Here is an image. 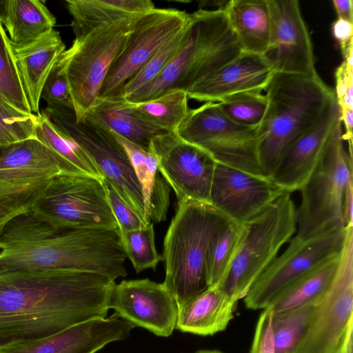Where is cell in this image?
Listing matches in <instances>:
<instances>
[{
    "label": "cell",
    "mask_w": 353,
    "mask_h": 353,
    "mask_svg": "<svg viewBox=\"0 0 353 353\" xmlns=\"http://www.w3.org/2000/svg\"><path fill=\"white\" fill-rule=\"evenodd\" d=\"M270 30L263 54L274 72L308 74L314 72L311 37L297 0H267Z\"/></svg>",
    "instance_id": "e0dca14e"
},
{
    "label": "cell",
    "mask_w": 353,
    "mask_h": 353,
    "mask_svg": "<svg viewBox=\"0 0 353 353\" xmlns=\"http://www.w3.org/2000/svg\"><path fill=\"white\" fill-rule=\"evenodd\" d=\"M134 327L113 314L74 325L46 337L3 346L0 353H95L110 343L125 339Z\"/></svg>",
    "instance_id": "ffe728a7"
},
{
    "label": "cell",
    "mask_w": 353,
    "mask_h": 353,
    "mask_svg": "<svg viewBox=\"0 0 353 353\" xmlns=\"http://www.w3.org/2000/svg\"><path fill=\"white\" fill-rule=\"evenodd\" d=\"M353 325V225L347 226L339 266L328 288L316 301L294 353H340Z\"/></svg>",
    "instance_id": "7c38bea8"
},
{
    "label": "cell",
    "mask_w": 353,
    "mask_h": 353,
    "mask_svg": "<svg viewBox=\"0 0 353 353\" xmlns=\"http://www.w3.org/2000/svg\"><path fill=\"white\" fill-rule=\"evenodd\" d=\"M274 72L263 55L241 52L187 91L189 99L217 103L241 92L265 90Z\"/></svg>",
    "instance_id": "7402d4cb"
},
{
    "label": "cell",
    "mask_w": 353,
    "mask_h": 353,
    "mask_svg": "<svg viewBox=\"0 0 353 353\" xmlns=\"http://www.w3.org/2000/svg\"><path fill=\"white\" fill-rule=\"evenodd\" d=\"M38 115L26 114L0 95V147L36 138Z\"/></svg>",
    "instance_id": "f35d334b"
},
{
    "label": "cell",
    "mask_w": 353,
    "mask_h": 353,
    "mask_svg": "<svg viewBox=\"0 0 353 353\" xmlns=\"http://www.w3.org/2000/svg\"><path fill=\"white\" fill-rule=\"evenodd\" d=\"M56 18L39 0H9L5 23L12 48L28 45L53 30Z\"/></svg>",
    "instance_id": "f1b7e54d"
},
{
    "label": "cell",
    "mask_w": 353,
    "mask_h": 353,
    "mask_svg": "<svg viewBox=\"0 0 353 353\" xmlns=\"http://www.w3.org/2000/svg\"><path fill=\"white\" fill-rule=\"evenodd\" d=\"M265 91L267 108L256 134L259 163L270 179L287 148L316 121L335 94L316 71L274 72Z\"/></svg>",
    "instance_id": "3957f363"
},
{
    "label": "cell",
    "mask_w": 353,
    "mask_h": 353,
    "mask_svg": "<svg viewBox=\"0 0 353 353\" xmlns=\"http://www.w3.org/2000/svg\"><path fill=\"white\" fill-rule=\"evenodd\" d=\"M21 85L31 112L39 113L43 87L52 68L65 50L59 32H49L21 48H12Z\"/></svg>",
    "instance_id": "603a6c76"
},
{
    "label": "cell",
    "mask_w": 353,
    "mask_h": 353,
    "mask_svg": "<svg viewBox=\"0 0 353 353\" xmlns=\"http://www.w3.org/2000/svg\"><path fill=\"white\" fill-rule=\"evenodd\" d=\"M42 111L62 134L85 152L101 178L109 182L127 205L145 221L140 185L127 153L111 130L89 118L77 122L72 108H46Z\"/></svg>",
    "instance_id": "9c48e42d"
},
{
    "label": "cell",
    "mask_w": 353,
    "mask_h": 353,
    "mask_svg": "<svg viewBox=\"0 0 353 353\" xmlns=\"http://www.w3.org/2000/svg\"><path fill=\"white\" fill-rule=\"evenodd\" d=\"M352 55L344 58L335 72L334 91L340 110H353V65Z\"/></svg>",
    "instance_id": "7bdbcfd3"
},
{
    "label": "cell",
    "mask_w": 353,
    "mask_h": 353,
    "mask_svg": "<svg viewBox=\"0 0 353 353\" xmlns=\"http://www.w3.org/2000/svg\"><path fill=\"white\" fill-rule=\"evenodd\" d=\"M159 170L174 191L178 202L210 203L217 162L205 150L181 139L176 132L154 137L150 150Z\"/></svg>",
    "instance_id": "9a60e30c"
},
{
    "label": "cell",
    "mask_w": 353,
    "mask_h": 353,
    "mask_svg": "<svg viewBox=\"0 0 353 353\" xmlns=\"http://www.w3.org/2000/svg\"><path fill=\"white\" fill-rule=\"evenodd\" d=\"M241 52L263 55L270 18L267 0H231L222 6Z\"/></svg>",
    "instance_id": "4316f807"
},
{
    "label": "cell",
    "mask_w": 353,
    "mask_h": 353,
    "mask_svg": "<svg viewBox=\"0 0 353 353\" xmlns=\"http://www.w3.org/2000/svg\"><path fill=\"white\" fill-rule=\"evenodd\" d=\"M316 302L273 314L275 353H294L306 330Z\"/></svg>",
    "instance_id": "836d02e7"
},
{
    "label": "cell",
    "mask_w": 353,
    "mask_h": 353,
    "mask_svg": "<svg viewBox=\"0 0 353 353\" xmlns=\"http://www.w3.org/2000/svg\"><path fill=\"white\" fill-rule=\"evenodd\" d=\"M188 23L182 30L166 41L141 69L127 82L121 93L123 98L128 100L156 78L183 44Z\"/></svg>",
    "instance_id": "ab89813d"
},
{
    "label": "cell",
    "mask_w": 353,
    "mask_h": 353,
    "mask_svg": "<svg viewBox=\"0 0 353 353\" xmlns=\"http://www.w3.org/2000/svg\"><path fill=\"white\" fill-rule=\"evenodd\" d=\"M119 232L125 254L137 272L149 268L154 269L162 260V256L155 248L152 222L142 228Z\"/></svg>",
    "instance_id": "74e56055"
},
{
    "label": "cell",
    "mask_w": 353,
    "mask_h": 353,
    "mask_svg": "<svg viewBox=\"0 0 353 353\" xmlns=\"http://www.w3.org/2000/svg\"><path fill=\"white\" fill-rule=\"evenodd\" d=\"M332 33L339 42L343 58L353 54V25L352 22L337 19L332 26Z\"/></svg>",
    "instance_id": "f6af8a7d"
},
{
    "label": "cell",
    "mask_w": 353,
    "mask_h": 353,
    "mask_svg": "<svg viewBox=\"0 0 353 353\" xmlns=\"http://www.w3.org/2000/svg\"><path fill=\"white\" fill-rule=\"evenodd\" d=\"M6 148V147H0V156H1V154H2V152H3V150H4V148Z\"/></svg>",
    "instance_id": "816d5d0a"
},
{
    "label": "cell",
    "mask_w": 353,
    "mask_h": 353,
    "mask_svg": "<svg viewBox=\"0 0 353 353\" xmlns=\"http://www.w3.org/2000/svg\"><path fill=\"white\" fill-rule=\"evenodd\" d=\"M340 353H353V325L347 331Z\"/></svg>",
    "instance_id": "7dc6e473"
},
{
    "label": "cell",
    "mask_w": 353,
    "mask_h": 353,
    "mask_svg": "<svg viewBox=\"0 0 353 353\" xmlns=\"http://www.w3.org/2000/svg\"><path fill=\"white\" fill-rule=\"evenodd\" d=\"M284 192L263 212L245 223L246 231L230 272L221 287L236 303L276 259L296 230V208Z\"/></svg>",
    "instance_id": "ba28073f"
},
{
    "label": "cell",
    "mask_w": 353,
    "mask_h": 353,
    "mask_svg": "<svg viewBox=\"0 0 353 353\" xmlns=\"http://www.w3.org/2000/svg\"><path fill=\"white\" fill-rule=\"evenodd\" d=\"M61 174H84L37 138L6 147L0 156V232L11 219L31 210L52 179Z\"/></svg>",
    "instance_id": "52a82bcc"
},
{
    "label": "cell",
    "mask_w": 353,
    "mask_h": 353,
    "mask_svg": "<svg viewBox=\"0 0 353 353\" xmlns=\"http://www.w3.org/2000/svg\"><path fill=\"white\" fill-rule=\"evenodd\" d=\"M340 116L335 97L287 148L270 179L285 192L300 190L314 170L330 135L341 121Z\"/></svg>",
    "instance_id": "44dd1931"
},
{
    "label": "cell",
    "mask_w": 353,
    "mask_h": 353,
    "mask_svg": "<svg viewBox=\"0 0 353 353\" xmlns=\"http://www.w3.org/2000/svg\"><path fill=\"white\" fill-rule=\"evenodd\" d=\"M340 255L341 253L321 262L279 292L268 305L273 314L317 301L332 283L339 266Z\"/></svg>",
    "instance_id": "f546056e"
},
{
    "label": "cell",
    "mask_w": 353,
    "mask_h": 353,
    "mask_svg": "<svg viewBox=\"0 0 353 353\" xmlns=\"http://www.w3.org/2000/svg\"><path fill=\"white\" fill-rule=\"evenodd\" d=\"M109 309L114 315L157 336L167 337L176 327L179 307L163 283L150 279L123 280L115 284Z\"/></svg>",
    "instance_id": "ac0fdd59"
},
{
    "label": "cell",
    "mask_w": 353,
    "mask_h": 353,
    "mask_svg": "<svg viewBox=\"0 0 353 353\" xmlns=\"http://www.w3.org/2000/svg\"><path fill=\"white\" fill-rule=\"evenodd\" d=\"M102 181L119 232L142 228L148 224L127 205L109 182L103 179Z\"/></svg>",
    "instance_id": "b9f144b4"
},
{
    "label": "cell",
    "mask_w": 353,
    "mask_h": 353,
    "mask_svg": "<svg viewBox=\"0 0 353 353\" xmlns=\"http://www.w3.org/2000/svg\"><path fill=\"white\" fill-rule=\"evenodd\" d=\"M145 14L96 28L74 39L70 48L60 56L77 122L85 121L99 97L112 65L126 47Z\"/></svg>",
    "instance_id": "8992f818"
},
{
    "label": "cell",
    "mask_w": 353,
    "mask_h": 353,
    "mask_svg": "<svg viewBox=\"0 0 353 353\" xmlns=\"http://www.w3.org/2000/svg\"><path fill=\"white\" fill-rule=\"evenodd\" d=\"M195 353H206V350H201L196 352Z\"/></svg>",
    "instance_id": "f907efd6"
},
{
    "label": "cell",
    "mask_w": 353,
    "mask_h": 353,
    "mask_svg": "<svg viewBox=\"0 0 353 353\" xmlns=\"http://www.w3.org/2000/svg\"><path fill=\"white\" fill-rule=\"evenodd\" d=\"M30 211L60 228L119 229L102 179L91 175L56 176Z\"/></svg>",
    "instance_id": "30bf717a"
},
{
    "label": "cell",
    "mask_w": 353,
    "mask_h": 353,
    "mask_svg": "<svg viewBox=\"0 0 353 353\" xmlns=\"http://www.w3.org/2000/svg\"><path fill=\"white\" fill-rule=\"evenodd\" d=\"M296 236L302 240L347 227L345 205L353 194L352 156L344 145L340 121L330 135L320 159L299 190Z\"/></svg>",
    "instance_id": "5b68a950"
},
{
    "label": "cell",
    "mask_w": 353,
    "mask_h": 353,
    "mask_svg": "<svg viewBox=\"0 0 353 353\" xmlns=\"http://www.w3.org/2000/svg\"><path fill=\"white\" fill-rule=\"evenodd\" d=\"M256 128L232 122L216 103L206 102L190 110L176 133L207 151L218 163L265 176L259 159Z\"/></svg>",
    "instance_id": "8fae6325"
},
{
    "label": "cell",
    "mask_w": 353,
    "mask_h": 353,
    "mask_svg": "<svg viewBox=\"0 0 353 353\" xmlns=\"http://www.w3.org/2000/svg\"><path fill=\"white\" fill-rule=\"evenodd\" d=\"M216 103L230 121L251 128H256L260 125L267 108L266 96L261 90L236 93Z\"/></svg>",
    "instance_id": "d590c367"
},
{
    "label": "cell",
    "mask_w": 353,
    "mask_h": 353,
    "mask_svg": "<svg viewBox=\"0 0 353 353\" xmlns=\"http://www.w3.org/2000/svg\"><path fill=\"white\" fill-rule=\"evenodd\" d=\"M245 224L229 220L211 237L205 266L208 287H222L241 247Z\"/></svg>",
    "instance_id": "4dcf8cb0"
},
{
    "label": "cell",
    "mask_w": 353,
    "mask_h": 353,
    "mask_svg": "<svg viewBox=\"0 0 353 353\" xmlns=\"http://www.w3.org/2000/svg\"><path fill=\"white\" fill-rule=\"evenodd\" d=\"M115 280L68 270L0 274V347L105 318Z\"/></svg>",
    "instance_id": "6da1fadb"
},
{
    "label": "cell",
    "mask_w": 353,
    "mask_h": 353,
    "mask_svg": "<svg viewBox=\"0 0 353 353\" xmlns=\"http://www.w3.org/2000/svg\"><path fill=\"white\" fill-rule=\"evenodd\" d=\"M187 92L170 90L151 100L132 103L134 110L150 125L163 132H176L190 111Z\"/></svg>",
    "instance_id": "1f68e13d"
},
{
    "label": "cell",
    "mask_w": 353,
    "mask_h": 353,
    "mask_svg": "<svg viewBox=\"0 0 353 353\" xmlns=\"http://www.w3.org/2000/svg\"><path fill=\"white\" fill-rule=\"evenodd\" d=\"M234 303L221 287H208L179 309L175 329L201 336L223 331L234 317Z\"/></svg>",
    "instance_id": "cb8c5ba5"
},
{
    "label": "cell",
    "mask_w": 353,
    "mask_h": 353,
    "mask_svg": "<svg viewBox=\"0 0 353 353\" xmlns=\"http://www.w3.org/2000/svg\"><path fill=\"white\" fill-rule=\"evenodd\" d=\"M126 256L118 229L60 228L30 210L0 232V274L23 270H68L125 276Z\"/></svg>",
    "instance_id": "7a4b0ae2"
},
{
    "label": "cell",
    "mask_w": 353,
    "mask_h": 353,
    "mask_svg": "<svg viewBox=\"0 0 353 353\" xmlns=\"http://www.w3.org/2000/svg\"><path fill=\"white\" fill-rule=\"evenodd\" d=\"M272 316L270 306L263 309L256 325L249 353H275Z\"/></svg>",
    "instance_id": "ee69618b"
},
{
    "label": "cell",
    "mask_w": 353,
    "mask_h": 353,
    "mask_svg": "<svg viewBox=\"0 0 353 353\" xmlns=\"http://www.w3.org/2000/svg\"><path fill=\"white\" fill-rule=\"evenodd\" d=\"M347 226L305 240L296 235L281 256H276L252 285L243 298L247 308L264 309L296 279L325 260L339 254L345 244Z\"/></svg>",
    "instance_id": "4fadbf2b"
},
{
    "label": "cell",
    "mask_w": 353,
    "mask_h": 353,
    "mask_svg": "<svg viewBox=\"0 0 353 353\" xmlns=\"http://www.w3.org/2000/svg\"><path fill=\"white\" fill-rule=\"evenodd\" d=\"M206 353H223V352L216 350H206Z\"/></svg>",
    "instance_id": "681fc988"
},
{
    "label": "cell",
    "mask_w": 353,
    "mask_h": 353,
    "mask_svg": "<svg viewBox=\"0 0 353 353\" xmlns=\"http://www.w3.org/2000/svg\"><path fill=\"white\" fill-rule=\"evenodd\" d=\"M65 3L74 39L101 26L155 8L150 0H67Z\"/></svg>",
    "instance_id": "83f0119b"
},
{
    "label": "cell",
    "mask_w": 353,
    "mask_h": 353,
    "mask_svg": "<svg viewBox=\"0 0 353 353\" xmlns=\"http://www.w3.org/2000/svg\"><path fill=\"white\" fill-rule=\"evenodd\" d=\"M86 118L148 151L152 138L164 133L146 122L121 96L99 97Z\"/></svg>",
    "instance_id": "484cf974"
},
{
    "label": "cell",
    "mask_w": 353,
    "mask_h": 353,
    "mask_svg": "<svg viewBox=\"0 0 353 353\" xmlns=\"http://www.w3.org/2000/svg\"><path fill=\"white\" fill-rule=\"evenodd\" d=\"M332 3L338 19L353 23V2L352 0H333Z\"/></svg>",
    "instance_id": "bcb514c9"
},
{
    "label": "cell",
    "mask_w": 353,
    "mask_h": 353,
    "mask_svg": "<svg viewBox=\"0 0 353 353\" xmlns=\"http://www.w3.org/2000/svg\"><path fill=\"white\" fill-rule=\"evenodd\" d=\"M192 41L184 72L175 90L193 85L232 61L241 50L223 8L190 14Z\"/></svg>",
    "instance_id": "2e32d148"
},
{
    "label": "cell",
    "mask_w": 353,
    "mask_h": 353,
    "mask_svg": "<svg viewBox=\"0 0 353 353\" xmlns=\"http://www.w3.org/2000/svg\"><path fill=\"white\" fill-rule=\"evenodd\" d=\"M284 192L271 179L216 164L210 204L229 220L245 224Z\"/></svg>",
    "instance_id": "d6986e66"
},
{
    "label": "cell",
    "mask_w": 353,
    "mask_h": 353,
    "mask_svg": "<svg viewBox=\"0 0 353 353\" xmlns=\"http://www.w3.org/2000/svg\"><path fill=\"white\" fill-rule=\"evenodd\" d=\"M9 0H0V22L2 25L5 23L8 8Z\"/></svg>",
    "instance_id": "c3c4849f"
},
{
    "label": "cell",
    "mask_w": 353,
    "mask_h": 353,
    "mask_svg": "<svg viewBox=\"0 0 353 353\" xmlns=\"http://www.w3.org/2000/svg\"><path fill=\"white\" fill-rule=\"evenodd\" d=\"M41 98L46 101V108L74 109L68 80L59 59L45 82Z\"/></svg>",
    "instance_id": "60d3db41"
},
{
    "label": "cell",
    "mask_w": 353,
    "mask_h": 353,
    "mask_svg": "<svg viewBox=\"0 0 353 353\" xmlns=\"http://www.w3.org/2000/svg\"><path fill=\"white\" fill-rule=\"evenodd\" d=\"M37 115L35 137L39 141L83 174L102 179L90 158L77 143L62 134L43 111Z\"/></svg>",
    "instance_id": "d6a6232c"
},
{
    "label": "cell",
    "mask_w": 353,
    "mask_h": 353,
    "mask_svg": "<svg viewBox=\"0 0 353 353\" xmlns=\"http://www.w3.org/2000/svg\"><path fill=\"white\" fill-rule=\"evenodd\" d=\"M112 132V131H111ZM125 150L140 185L147 223L165 220L170 204V186L159 170L156 157L112 132Z\"/></svg>",
    "instance_id": "d4e9b609"
},
{
    "label": "cell",
    "mask_w": 353,
    "mask_h": 353,
    "mask_svg": "<svg viewBox=\"0 0 353 353\" xmlns=\"http://www.w3.org/2000/svg\"><path fill=\"white\" fill-rule=\"evenodd\" d=\"M229 219L210 203L178 202L166 232L162 260L163 283L179 309L208 288L205 260L208 243Z\"/></svg>",
    "instance_id": "277c9868"
},
{
    "label": "cell",
    "mask_w": 353,
    "mask_h": 353,
    "mask_svg": "<svg viewBox=\"0 0 353 353\" xmlns=\"http://www.w3.org/2000/svg\"><path fill=\"white\" fill-rule=\"evenodd\" d=\"M192 37L190 24L186 35L179 50L169 60L156 78L127 101L138 103L151 100L170 90H175L185 68Z\"/></svg>",
    "instance_id": "e575fe53"
},
{
    "label": "cell",
    "mask_w": 353,
    "mask_h": 353,
    "mask_svg": "<svg viewBox=\"0 0 353 353\" xmlns=\"http://www.w3.org/2000/svg\"><path fill=\"white\" fill-rule=\"evenodd\" d=\"M0 95L19 110L32 114L19 78L9 37L1 22Z\"/></svg>",
    "instance_id": "8d00e7d4"
},
{
    "label": "cell",
    "mask_w": 353,
    "mask_h": 353,
    "mask_svg": "<svg viewBox=\"0 0 353 353\" xmlns=\"http://www.w3.org/2000/svg\"><path fill=\"white\" fill-rule=\"evenodd\" d=\"M189 20V13L174 8H155L145 13L108 71L99 97L121 96L127 82L166 41L182 30Z\"/></svg>",
    "instance_id": "5bb4252c"
}]
</instances>
